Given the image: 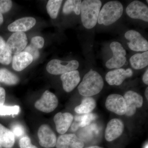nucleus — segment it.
I'll list each match as a JSON object with an SVG mask.
<instances>
[{"instance_id": "nucleus-34", "label": "nucleus", "mask_w": 148, "mask_h": 148, "mask_svg": "<svg viewBox=\"0 0 148 148\" xmlns=\"http://www.w3.org/2000/svg\"><path fill=\"white\" fill-rule=\"evenodd\" d=\"M5 100V91L2 87H0V108L3 106Z\"/></svg>"}, {"instance_id": "nucleus-25", "label": "nucleus", "mask_w": 148, "mask_h": 148, "mask_svg": "<svg viewBox=\"0 0 148 148\" xmlns=\"http://www.w3.org/2000/svg\"><path fill=\"white\" fill-rule=\"evenodd\" d=\"M82 2L81 0L66 1L63 7V13L68 14L74 12L77 15H79L80 14Z\"/></svg>"}, {"instance_id": "nucleus-1", "label": "nucleus", "mask_w": 148, "mask_h": 148, "mask_svg": "<svg viewBox=\"0 0 148 148\" xmlns=\"http://www.w3.org/2000/svg\"><path fill=\"white\" fill-rule=\"evenodd\" d=\"M104 84V81L101 75L95 71L91 70L85 74L78 86V90L82 96L91 97L101 92Z\"/></svg>"}, {"instance_id": "nucleus-4", "label": "nucleus", "mask_w": 148, "mask_h": 148, "mask_svg": "<svg viewBox=\"0 0 148 148\" xmlns=\"http://www.w3.org/2000/svg\"><path fill=\"white\" fill-rule=\"evenodd\" d=\"M110 47L112 52V57L106 62V66L108 69H120L126 62V51L121 44L118 42L111 43Z\"/></svg>"}, {"instance_id": "nucleus-37", "label": "nucleus", "mask_w": 148, "mask_h": 148, "mask_svg": "<svg viewBox=\"0 0 148 148\" xmlns=\"http://www.w3.org/2000/svg\"><path fill=\"white\" fill-rule=\"evenodd\" d=\"M145 96L147 100H148V87L146 88L145 91Z\"/></svg>"}, {"instance_id": "nucleus-30", "label": "nucleus", "mask_w": 148, "mask_h": 148, "mask_svg": "<svg viewBox=\"0 0 148 148\" xmlns=\"http://www.w3.org/2000/svg\"><path fill=\"white\" fill-rule=\"evenodd\" d=\"M12 5V1L10 0H0V14L8 12Z\"/></svg>"}, {"instance_id": "nucleus-10", "label": "nucleus", "mask_w": 148, "mask_h": 148, "mask_svg": "<svg viewBox=\"0 0 148 148\" xmlns=\"http://www.w3.org/2000/svg\"><path fill=\"white\" fill-rule=\"evenodd\" d=\"M106 107L109 111L120 116L125 114L127 109L124 98L118 94L109 95L106 99Z\"/></svg>"}, {"instance_id": "nucleus-40", "label": "nucleus", "mask_w": 148, "mask_h": 148, "mask_svg": "<svg viewBox=\"0 0 148 148\" xmlns=\"http://www.w3.org/2000/svg\"><path fill=\"white\" fill-rule=\"evenodd\" d=\"M0 148H2V147H1V145H0Z\"/></svg>"}, {"instance_id": "nucleus-28", "label": "nucleus", "mask_w": 148, "mask_h": 148, "mask_svg": "<svg viewBox=\"0 0 148 148\" xmlns=\"http://www.w3.org/2000/svg\"><path fill=\"white\" fill-rule=\"evenodd\" d=\"M20 111L18 106H3L0 108V115H17Z\"/></svg>"}, {"instance_id": "nucleus-12", "label": "nucleus", "mask_w": 148, "mask_h": 148, "mask_svg": "<svg viewBox=\"0 0 148 148\" xmlns=\"http://www.w3.org/2000/svg\"><path fill=\"white\" fill-rule=\"evenodd\" d=\"M40 145L45 148L54 147L57 138L55 133L48 125L43 124L39 128L38 132Z\"/></svg>"}, {"instance_id": "nucleus-11", "label": "nucleus", "mask_w": 148, "mask_h": 148, "mask_svg": "<svg viewBox=\"0 0 148 148\" xmlns=\"http://www.w3.org/2000/svg\"><path fill=\"white\" fill-rule=\"evenodd\" d=\"M123 98L127 107L126 113L125 115L127 116L134 115L137 109L141 108L143 106V97L135 91L128 90L125 93Z\"/></svg>"}, {"instance_id": "nucleus-24", "label": "nucleus", "mask_w": 148, "mask_h": 148, "mask_svg": "<svg viewBox=\"0 0 148 148\" xmlns=\"http://www.w3.org/2000/svg\"><path fill=\"white\" fill-rule=\"evenodd\" d=\"M12 60V54L8 50L6 42L0 36V63L8 65Z\"/></svg>"}, {"instance_id": "nucleus-17", "label": "nucleus", "mask_w": 148, "mask_h": 148, "mask_svg": "<svg viewBox=\"0 0 148 148\" xmlns=\"http://www.w3.org/2000/svg\"><path fill=\"white\" fill-rule=\"evenodd\" d=\"M64 90L70 92L76 87L80 81L79 72L77 70L63 74L61 76Z\"/></svg>"}, {"instance_id": "nucleus-36", "label": "nucleus", "mask_w": 148, "mask_h": 148, "mask_svg": "<svg viewBox=\"0 0 148 148\" xmlns=\"http://www.w3.org/2000/svg\"><path fill=\"white\" fill-rule=\"evenodd\" d=\"M3 22V17L2 14H0V26L2 24V23Z\"/></svg>"}, {"instance_id": "nucleus-33", "label": "nucleus", "mask_w": 148, "mask_h": 148, "mask_svg": "<svg viewBox=\"0 0 148 148\" xmlns=\"http://www.w3.org/2000/svg\"><path fill=\"white\" fill-rule=\"evenodd\" d=\"M45 40L42 37L35 36L32 38L31 44L37 48L38 49L42 48L44 45Z\"/></svg>"}, {"instance_id": "nucleus-16", "label": "nucleus", "mask_w": 148, "mask_h": 148, "mask_svg": "<svg viewBox=\"0 0 148 148\" xmlns=\"http://www.w3.org/2000/svg\"><path fill=\"white\" fill-rule=\"evenodd\" d=\"M73 119V116L70 113L56 114L53 118V121L57 132L61 135L65 134L71 126Z\"/></svg>"}, {"instance_id": "nucleus-3", "label": "nucleus", "mask_w": 148, "mask_h": 148, "mask_svg": "<svg viewBox=\"0 0 148 148\" xmlns=\"http://www.w3.org/2000/svg\"><path fill=\"white\" fill-rule=\"evenodd\" d=\"M123 12V6L119 1L108 2L100 10L98 23L106 26L112 25L121 18Z\"/></svg>"}, {"instance_id": "nucleus-13", "label": "nucleus", "mask_w": 148, "mask_h": 148, "mask_svg": "<svg viewBox=\"0 0 148 148\" xmlns=\"http://www.w3.org/2000/svg\"><path fill=\"white\" fill-rule=\"evenodd\" d=\"M131 69H118L107 73L106 76V82L110 85L119 86L123 81L133 75Z\"/></svg>"}, {"instance_id": "nucleus-9", "label": "nucleus", "mask_w": 148, "mask_h": 148, "mask_svg": "<svg viewBox=\"0 0 148 148\" xmlns=\"http://www.w3.org/2000/svg\"><path fill=\"white\" fill-rule=\"evenodd\" d=\"M126 13L131 18L148 22V6L140 1H134L130 3L126 8Z\"/></svg>"}, {"instance_id": "nucleus-14", "label": "nucleus", "mask_w": 148, "mask_h": 148, "mask_svg": "<svg viewBox=\"0 0 148 148\" xmlns=\"http://www.w3.org/2000/svg\"><path fill=\"white\" fill-rule=\"evenodd\" d=\"M124 129L123 123L118 119H113L109 122L105 131V138L108 142L114 141L121 136Z\"/></svg>"}, {"instance_id": "nucleus-22", "label": "nucleus", "mask_w": 148, "mask_h": 148, "mask_svg": "<svg viewBox=\"0 0 148 148\" xmlns=\"http://www.w3.org/2000/svg\"><path fill=\"white\" fill-rule=\"evenodd\" d=\"M96 106V101L94 98L91 97H85L81 103L75 107V111L77 114H81L90 113Z\"/></svg>"}, {"instance_id": "nucleus-19", "label": "nucleus", "mask_w": 148, "mask_h": 148, "mask_svg": "<svg viewBox=\"0 0 148 148\" xmlns=\"http://www.w3.org/2000/svg\"><path fill=\"white\" fill-rule=\"evenodd\" d=\"M31 54L25 51L15 54L12 58V66L16 71H21L31 64L33 61Z\"/></svg>"}, {"instance_id": "nucleus-23", "label": "nucleus", "mask_w": 148, "mask_h": 148, "mask_svg": "<svg viewBox=\"0 0 148 148\" xmlns=\"http://www.w3.org/2000/svg\"><path fill=\"white\" fill-rule=\"evenodd\" d=\"M19 81V79L15 74L4 68L0 69V82L12 86L17 84Z\"/></svg>"}, {"instance_id": "nucleus-38", "label": "nucleus", "mask_w": 148, "mask_h": 148, "mask_svg": "<svg viewBox=\"0 0 148 148\" xmlns=\"http://www.w3.org/2000/svg\"><path fill=\"white\" fill-rule=\"evenodd\" d=\"M86 148H103V147H98V146H90V147H86Z\"/></svg>"}, {"instance_id": "nucleus-32", "label": "nucleus", "mask_w": 148, "mask_h": 148, "mask_svg": "<svg viewBox=\"0 0 148 148\" xmlns=\"http://www.w3.org/2000/svg\"><path fill=\"white\" fill-rule=\"evenodd\" d=\"M24 51L31 54L33 57V60L38 59L40 56V52L38 49L31 44L24 49Z\"/></svg>"}, {"instance_id": "nucleus-2", "label": "nucleus", "mask_w": 148, "mask_h": 148, "mask_svg": "<svg viewBox=\"0 0 148 148\" xmlns=\"http://www.w3.org/2000/svg\"><path fill=\"white\" fill-rule=\"evenodd\" d=\"M102 6L100 0H84L81 5V17L83 25L90 29L95 27Z\"/></svg>"}, {"instance_id": "nucleus-21", "label": "nucleus", "mask_w": 148, "mask_h": 148, "mask_svg": "<svg viewBox=\"0 0 148 148\" xmlns=\"http://www.w3.org/2000/svg\"><path fill=\"white\" fill-rule=\"evenodd\" d=\"M130 63L133 69L140 70L148 65V51L136 53L130 58Z\"/></svg>"}, {"instance_id": "nucleus-5", "label": "nucleus", "mask_w": 148, "mask_h": 148, "mask_svg": "<svg viewBox=\"0 0 148 148\" xmlns=\"http://www.w3.org/2000/svg\"><path fill=\"white\" fill-rule=\"evenodd\" d=\"M79 66L77 60L63 61L53 59L48 63L47 70L49 73L54 75H63L68 72L75 71Z\"/></svg>"}, {"instance_id": "nucleus-6", "label": "nucleus", "mask_w": 148, "mask_h": 148, "mask_svg": "<svg viewBox=\"0 0 148 148\" xmlns=\"http://www.w3.org/2000/svg\"><path fill=\"white\" fill-rule=\"evenodd\" d=\"M124 36L129 41L128 47L131 50L135 51H148V41L139 32L135 30H129L125 33Z\"/></svg>"}, {"instance_id": "nucleus-35", "label": "nucleus", "mask_w": 148, "mask_h": 148, "mask_svg": "<svg viewBox=\"0 0 148 148\" xmlns=\"http://www.w3.org/2000/svg\"><path fill=\"white\" fill-rule=\"evenodd\" d=\"M143 82L146 85L148 84V69H147L143 76Z\"/></svg>"}, {"instance_id": "nucleus-39", "label": "nucleus", "mask_w": 148, "mask_h": 148, "mask_svg": "<svg viewBox=\"0 0 148 148\" xmlns=\"http://www.w3.org/2000/svg\"><path fill=\"white\" fill-rule=\"evenodd\" d=\"M145 148H148V144H147V145H146Z\"/></svg>"}, {"instance_id": "nucleus-8", "label": "nucleus", "mask_w": 148, "mask_h": 148, "mask_svg": "<svg viewBox=\"0 0 148 148\" xmlns=\"http://www.w3.org/2000/svg\"><path fill=\"white\" fill-rule=\"evenodd\" d=\"M27 43L28 39L24 32H14L6 42L10 52L14 54L20 53L24 50Z\"/></svg>"}, {"instance_id": "nucleus-18", "label": "nucleus", "mask_w": 148, "mask_h": 148, "mask_svg": "<svg viewBox=\"0 0 148 148\" xmlns=\"http://www.w3.org/2000/svg\"><path fill=\"white\" fill-rule=\"evenodd\" d=\"M36 22V19L33 17H23L14 21L8 28L11 32H24L33 28Z\"/></svg>"}, {"instance_id": "nucleus-20", "label": "nucleus", "mask_w": 148, "mask_h": 148, "mask_svg": "<svg viewBox=\"0 0 148 148\" xmlns=\"http://www.w3.org/2000/svg\"><path fill=\"white\" fill-rule=\"evenodd\" d=\"M15 136L8 128L0 123V145L4 148H12L15 143Z\"/></svg>"}, {"instance_id": "nucleus-31", "label": "nucleus", "mask_w": 148, "mask_h": 148, "mask_svg": "<svg viewBox=\"0 0 148 148\" xmlns=\"http://www.w3.org/2000/svg\"><path fill=\"white\" fill-rule=\"evenodd\" d=\"M19 146L20 148H38L32 144L31 139L27 136L21 138L19 140Z\"/></svg>"}, {"instance_id": "nucleus-15", "label": "nucleus", "mask_w": 148, "mask_h": 148, "mask_svg": "<svg viewBox=\"0 0 148 148\" xmlns=\"http://www.w3.org/2000/svg\"><path fill=\"white\" fill-rule=\"evenodd\" d=\"M84 143L75 134H64L58 137L56 141V148H83Z\"/></svg>"}, {"instance_id": "nucleus-7", "label": "nucleus", "mask_w": 148, "mask_h": 148, "mask_svg": "<svg viewBox=\"0 0 148 148\" xmlns=\"http://www.w3.org/2000/svg\"><path fill=\"white\" fill-rule=\"evenodd\" d=\"M58 98L55 94L49 90H46L42 96L35 103V107L43 112L49 113L53 112L58 106Z\"/></svg>"}, {"instance_id": "nucleus-29", "label": "nucleus", "mask_w": 148, "mask_h": 148, "mask_svg": "<svg viewBox=\"0 0 148 148\" xmlns=\"http://www.w3.org/2000/svg\"><path fill=\"white\" fill-rule=\"evenodd\" d=\"M12 133L16 137H21L24 135L25 133V130L24 127L20 123H14L12 125L11 130Z\"/></svg>"}, {"instance_id": "nucleus-27", "label": "nucleus", "mask_w": 148, "mask_h": 148, "mask_svg": "<svg viewBox=\"0 0 148 148\" xmlns=\"http://www.w3.org/2000/svg\"><path fill=\"white\" fill-rule=\"evenodd\" d=\"M97 115L95 114L88 113L84 114L83 115L77 116L75 118L76 121H79V126L81 127H84L87 126L90 123L96 118Z\"/></svg>"}, {"instance_id": "nucleus-26", "label": "nucleus", "mask_w": 148, "mask_h": 148, "mask_svg": "<svg viewBox=\"0 0 148 148\" xmlns=\"http://www.w3.org/2000/svg\"><path fill=\"white\" fill-rule=\"evenodd\" d=\"M63 1L49 0L47 5V10L51 18L55 19L58 16Z\"/></svg>"}]
</instances>
